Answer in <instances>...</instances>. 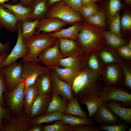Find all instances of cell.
<instances>
[{
	"label": "cell",
	"instance_id": "obj_12",
	"mask_svg": "<svg viewBox=\"0 0 131 131\" xmlns=\"http://www.w3.org/2000/svg\"><path fill=\"white\" fill-rule=\"evenodd\" d=\"M14 117H11L10 121L6 123L1 131H28L33 126L31 124L32 118L24 112L21 111Z\"/></svg>",
	"mask_w": 131,
	"mask_h": 131
},
{
	"label": "cell",
	"instance_id": "obj_14",
	"mask_svg": "<svg viewBox=\"0 0 131 131\" xmlns=\"http://www.w3.org/2000/svg\"><path fill=\"white\" fill-rule=\"evenodd\" d=\"M52 97V92L38 95L32 106L30 117L31 118L45 114Z\"/></svg>",
	"mask_w": 131,
	"mask_h": 131
},
{
	"label": "cell",
	"instance_id": "obj_1",
	"mask_svg": "<svg viewBox=\"0 0 131 131\" xmlns=\"http://www.w3.org/2000/svg\"><path fill=\"white\" fill-rule=\"evenodd\" d=\"M101 76L87 67L81 70L72 83L71 89L78 100L89 96L100 97L104 88Z\"/></svg>",
	"mask_w": 131,
	"mask_h": 131
},
{
	"label": "cell",
	"instance_id": "obj_51",
	"mask_svg": "<svg viewBox=\"0 0 131 131\" xmlns=\"http://www.w3.org/2000/svg\"><path fill=\"white\" fill-rule=\"evenodd\" d=\"M8 55L7 51L0 52V65L5 60Z\"/></svg>",
	"mask_w": 131,
	"mask_h": 131
},
{
	"label": "cell",
	"instance_id": "obj_24",
	"mask_svg": "<svg viewBox=\"0 0 131 131\" xmlns=\"http://www.w3.org/2000/svg\"><path fill=\"white\" fill-rule=\"evenodd\" d=\"M51 69L54 70L59 79L68 84L71 87L74 80L81 70L76 69L62 68L58 66L54 67Z\"/></svg>",
	"mask_w": 131,
	"mask_h": 131
},
{
	"label": "cell",
	"instance_id": "obj_43",
	"mask_svg": "<svg viewBox=\"0 0 131 131\" xmlns=\"http://www.w3.org/2000/svg\"><path fill=\"white\" fill-rule=\"evenodd\" d=\"M73 131H100L98 127L93 124H82L71 127Z\"/></svg>",
	"mask_w": 131,
	"mask_h": 131
},
{
	"label": "cell",
	"instance_id": "obj_48",
	"mask_svg": "<svg viewBox=\"0 0 131 131\" xmlns=\"http://www.w3.org/2000/svg\"><path fill=\"white\" fill-rule=\"evenodd\" d=\"M1 27V26L0 25V30ZM10 43V42L9 41H7L5 44H2L0 42V52L7 51L9 50L11 47Z\"/></svg>",
	"mask_w": 131,
	"mask_h": 131
},
{
	"label": "cell",
	"instance_id": "obj_28",
	"mask_svg": "<svg viewBox=\"0 0 131 131\" xmlns=\"http://www.w3.org/2000/svg\"><path fill=\"white\" fill-rule=\"evenodd\" d=\"M38 87V95L51 92V80L50 72L39 75L36 80Z\"/></svg>",
	"mask_w": 131,
	"mask_h": 131
},
{
	"label": "cell",
	"instance_id": "obj_16",
	"mask_svg": "<svg viewBox=\"0 0 131 131\" xmlns=\"http://www.w3.org/2000/svg\"><path fill=\"white\" fill-rule=\"evenodd\" d=\"M93 120L100 124L112 125L122 123L120 119L116 116L103 103L95 115Z\"/></svg>",
	"mask_w": 131,
	"mask_h": 131
},
{
	"label": "cell",
	"instance_id": "obj_40",
	"mask_svg": "<svg viewBox=\"0 0 131 131\" xmlns=\"http://www.w3.org/2000/svg\"><path fill=\"white\" fill-rule=\"evenodd\" d=\"M119 55L123 59L131 60V40L128 44L120 47L115 48Z\"/></svg>",
	"mask_w": 131,
	"mask_h": 131
},
{
	"label": "cell",
	"instance_id": "obj_38",
	"mask_svg": "<svg viewBox=\"0 0 131 131\" xmlns=\"http://www.w3.org/2000/svg\"><path fill=\"white\" fill-rule=\"evenodd\" d=\"M98 10L97 5L94 3L82 6L79 11L85 20L94 15Z\"/></svg>",
	"mask_w": 131,
	"mask_h": 131
},
{
	"label": "cell",
	"instance_id": "obj_57",
	"mask_svg": "<svg viewBox=\"0 0 131 131\" xmlns=\"http://www.w3.org/2000/svg\"><path fill=\"white\" fill-rule=\"evenodd\" d=\"M98 0H97V1H98Z\"/></svg>",
	"mask_w": 131,
	"mask_h": 131
},
{
	"label": "cell",
	"instance_id": "obj_36",
	"mask_svg": "<svg viewBox=\"0 0 131 131\" xmlns=\"http://www.w3.org/2000/svg\"><path fill=\"white\" fill-rule=\"evenodd\" d=\"M53 124L43 126L42 131H73L71 127L61 120L55 121Z\"/></svg>",
	"mask_w": 131,
	"mask_h": 131
},
{
	"label": "cell",
	"instance_id": "obj_26",
	"mask_svg": "<svg viewBox=\"0 0 131 131\" xmlns=\"http://www.w3.org/2000/svg\"><path fill=\"white\" fill-rule=\"evenodd\" d=\"M105 66L100 59L96 51L92 52L89 54L86 66L89 70L101 75Z\"/></svg>",
	"mask_w": 131,
	"mask_h": 131
},
{
	"label": "cell",
	"instance_id": "obj_34",
	"mask_svg": "<svg viewBox=\"0 0 131 131\" xmlns=\"http://www.w3.org/2000/svg\"><path fill=\"white\" fill-rule=\"evenodd\" d=\"M106 43L115 49L124 46L127 42L110 31H105L103 34Z\"/></svg>",
	"mask_w": 131,
	"mask_h": 131
},
{
	"label": "cell",
	"instance_id": "obj_54",
	"mask_svg": "<svg viewBox=\"0 0 131 131\" xmlns=\"http://www.w3.org/2000/svg\"><path fill=\"white\" fill-rule=\"evenodd\" d=\"M10 0H0V4H2L5 3V2ZM13 2H15L18 0H12Z\"/></svg>",
	"mask_w": 131,
	"mask_h": 131
},
{
	"label": "cell",
	"instance_id": "obj_30",
	"mask_svg": "<svg viewBox=\"0 0 131 131\" xmlns=\"http://www.w3.org/2000/svg\"><path fill=\"white\" fill-rule=\"evenodd\" d=\"M64 114L73 115L81 118L88 117L86 112L81 108L77 98L75 97L68 103Z\"/></svg>",
	"mask_w": 131,
	"mask_h": 131
},
{
	"label": "cell",
	"instance_id": "obj_9",
	"mask_svg": "<svg viewBox=\"0 0 131 131\" xmlns=\"http://www.w3.org/2000/svg\"><path fill=\"white\" fill-rule=\"evenodd\" d=\"M16 25L18 28V35L16 43L10 53L0 65V68L10 65L18 59L25 57L29 53V50L24 44L22 37L21 22L18 21Z\"/></svg>",
	"mask_w": 131,
	"mask_h": 131
},
{
	"label": "cell",
	"instance_id": "obj_33",
	"mask_svg": "<svg viewBox=\"0 0 131 131\" xmlns=\"http://www.w3.org/2000/svg\"><path fill=\"white\" fill-rule=\"evenodd\" d=\"M61 120L71 127L82 124H93V120L88 117L81 118L75 115L64 114Z\"/></svg>",
	"mask_w": 131,
	"mask_h": 131
},
{
	"label": "cell",
	"instance_id": "obj_44",
	"mask_svg": "<svg viewBox=\"0 0 131 131\" xmlns=\"http://www.w3.org/2000/svg\"><path fill=\"white\" fill-rule=\"evenodd\" d=\"M8 92L4 77L0 70V104L2 107L4 105L3 99V94Z\"/></svg>",
	"mask_w": 131,
	"mask_h": 131
},
{
	"label": "cell",
	"instance_id": "obj_4",
	"mask_svg": "<svg viewBox=\"0 0 131 131\" xmlns=\"http://www.w3.org/2000/svg\"><path fill=\"white\" fill-rule=\"evenodd\" d=\"M46 17L58 18L67 24L83 21V18L77 12L64 4L62 1L56 3L48 8Z\"/></svg>",
	"mask_w": 131,
	"mask_h": 131
},
{
	"label": "cell",
	"instance_id": "obj_18",
	"mask_svg": "<svg viewBox=\"0 0 131 131\" xmlns=\"http://www.w3.org/2000/svg\"><path fill=\"white\" fill-rule=\"evenodd\" d=\"M17 20L15 16L0 4V25L10 32L18 31Z\"/></svg>",
	"mask_w": 131,
	"mask_h": 131
},
{
	"label": "cell",
	"instance_id": "obj_11",
	"mask_svg": "<svg viewBox=\"0 0 131 131\" xmlns=\"http://www.w3.org/2000/svg\"><path fill=\"white\" fill-rule=\"evenodd\" d=\"M101 76L102 80L105 85L123 86V76L119 64H112L106 65Z\"/></svg>",
	"mask_w": 131,
	"mask_h": 131
},
{
	"label": "cell",
	"instance_id": "obj_45",
	"mask_svg": "<svg viewBox=\"0 0 131 131\" xmlns=\"http://www.w3.org/2000/svg\"><path fill=\"white\" fill-rule=\"evenodd\" d=\"M122 27L126 30H130L131 28V16L128 13H125L123 16L121 20Z\"/></svg>",
	"mask_w": 131,
	"mask_h": 131
},
{
	"label": "cell",
	"instance_id": "obj_47",
	"mask_svg": "<svg viewBox=\"0 0 131 131\" xmlns=\"http://www.w3.org/2000/svg\"><path fill=\"white\" fill-rule=\"evenodd\" d=\"M62 1L65 4L77 12L82 6L81 0H63Z\"/></svg>",
	"mask_w": 131,
	"mask_h": 131
},
{
	"label": "cell",
	"instance_id": "obj_31",
	"mask_svg": "<svg viewBox=\"0 0 131 131\" xmlns=\"http://www.w3.org/2000/svg\"><path fill=\"white\" fill-rule=\"evenodd\" d=\"M58 39L59 47L62 53L66 54L73 51L79 54L83 52L81 47H78L74 40L67 38Z\"/></svg>",
	"mask_w": 131,
	"mask_h": 131
},
{
	"label": "cell",
	"instance_id": "obj_25",
	"mask_svg": "<svg viewBox=\"0 0 131 131\" xmlns=\"http://www.w3.org/2000/svg\"><path fill=\"white\" fill-rule=\"evenodd\" d=\"M78 100L79 103L86 105L89 112L88 117L90 118L95 116L103 103L100 97L94 96H87Z\"/></svg>",
	"mask_w": 131,
	"mask_h": 131
},
{
	"label": "cell",
	"instance_id": "obj_35",
	"mask_svg": "<svg viewBox=\"0 0 131 131\" xmlns=\"http://www.w3.org/2000/svg\"><path fill=\"white\" fill-rule=\"evenodd\" d=\"M123 59L119 64L123 77V86L127 89H131V68L130 64Z\"/></svg>",
	"mask_w": 131,
	"mask_h": 131
},
{
	"label": "cell",
	"instance_id": "obj_58",
	"mask_svg": "<svg viewBox=\"0 0 131 131\" xmlns=\"http://www.w3.org/2000/svg\"></svg>",
	"mask_w": 131,
	"mask_h": 131
},
{
	"label": "cell",
	"instance_id": "obj_53",
	"mask_svg": "<svg viewBox=\"0 0 131 131\" xmlns=\"http://www.w3.org/2000/svg\"><path fill=\"white\" fill-rule=\"evenodd\" d=\"M63 0H47L48 7L49 8L53 4L62 1Z\"/></svg>",
	"mask_w": 131,
	"mask_h": 131
},
{
	"label": "cell",
	"instance_id": "obj_17",
	"mask_svg": "<svg viewBox=\"0 0 131 131\" xmlns=\"http://www.w3.org/2000/svg\"><path fill=\"white\" fill-rule=\"evenodd\" d=\"M104 103L115 115L119 116L125 123L131 124V108L124 107L115 100H109Z\"/></svg>",
	"mask_w": 131,
	"mask_h": 131
},
{
	"label": "cell",
	"instance_id": "obj_46",
	"mask_svg": "<svg viewBox=\"0 0 131 131\" xmlns=\"http://www.w3.org/2000/svg\"><path fill=\"white\" fill-rule=\"evenodd\" d=\"M11 117L9 111L6 108H4L0 104V128L2 129L3 124L2 120L6 119L8 122L10 121Z\"/></svg>",
	"mask_w": 131,
	"mask_h": 131
},
{
	"label": "cell",
	"instance_id": "obj_32",
	"mask_svg": "<svg viewBox=\"0 0 131 131\" xmlns=\"http://www.w3.org/2000/svg\"><path fill=\"white\" fill-rule=\"evenodd\" d=\"M40 20L21 22L22 35L23 40L33 36L36 32V29Z\"/></svg>",
	"mask_w": 131,
	"mask_h": 131
},
{
	"label": "cell",
	"instance_id": "obj_49",
	"mask_svg": "<svg viewBox=\"0 0 131 131\" xmlns=\"http://www.w3.org/2000/svg\"><path fill=\"white\" fill-rule=\"evenodd\" d=\"M43 126L42 124H37L29 129L28 131H42Z\"/></svg>",
	"mask_w": 131,
	"mask_h": 131
},
{
	"label": "cell",
	"instance_id": "obj_8",
	"mask_svg": "<svg viewBox=\"0 0 131 131\" xmlns=\"http://www.w3.org/2000/svg\"><path fill=\"white\" fill-rule=\"evenodd\" d=\"M50 69L38 63L29 61L23 62L21 77L25 84V88L33 84L40 75L49 72Z\"/></svg>",
	"mask_w": 131,
	"mask_h": 131
},
{
	"label": "cell",
	"instance_id": "obj_27",
	"mask_svg": "<svg viewBox=\"0 0 131 131\" xmlns=\"http://www.w3.org/2000/svg\"><path fill=\"white\" fill-rule=\"evenodd\" d=\"M52 93V99L49 104L45 114L56 112L64 114L68 103L59 95Z\"/></svg>",
	"mask_w": 131,
	"mask_h": 131
},
{
	"label": "cell",
	"instance_id": "obj_15",
	"mask_svg": "<svg viewBox=\"0 0 131 131\" xmlns=\"http://www.w3.org/2000/svg\"><path fill=\"white\" fill-rule=\"evenodd\" d=\"M67 23L58 18L53 17H46L40 20L36 28L35 33L41 32L49 33L57 31L66 26Z\"/></svg>",
	"mask_w": 131,
	"mask_h": 131
},
{
	"label": "cell",
	"instance_id": "obj_7",
	"mask_svg": "<svg viewBox=\"0 0 131 131\" xmlns=\"http://www.w3.org/2000/svg\"><path fill=\"white\" fill-rule=\"evenodd\" d=\"M25 84L23 80L11 91L4 94L7 105L12 113L21 111L24 104Z\"/></svg>",
	"mask_w": 131,
	"mask_h": 131
},
{
	"label": "cell",
	"instance_id": "obj_13",
	"mask_svg": "<svg viewBox=\"0 0 131 131\" xmlns=\"http://www.w3.org/2000/svg\"><path fill=\"white\" fill-rule=\"evenodd\" d=\"M51 80V92L60 95L68 103L74 97L71 90V87L68 83L60 79L54 71H50Z\"/></svg>",
	"mask_w": 131,
	"mask_h": 131
},
{
	"label": "cell",
	"instance_id": "obj_50",
	"mask_svg": "<svg viewBox=\"0 0 131 131\" xmlns=\"http://www.w3.org/2000/svg\"><path fill=\"white\" fill-rule=\"evenodd\" d=\"M33 0H19V3L24 6L29 7Z\"/></svg>",
	"mask_w": 131,
	"mask_h": 131
},
{
	"label": "cell",
	"instance_id": "obj_22",
	"mask_svg": "<svg viewBox=\"0 0 131 131\" xmlns=\"http://www.w3.org/2000/svg\"><path fill=\"white\" fill-rule=\"evenodd\" d=\"M82 28L81 23L77 22L69 28L62 29L57 31L49 33L51 36L56 39L67 38L75 40H76L78 34Z\"/></svg>",
	"mask_w": 131,
	"mask_h": 131
},
{
	"label": "cell",
	"instance_id": "obj_56",
	"mask_svg": "<svg viewBox=\"0 0 131 131\" xmlns=\"http://www.w3.org/2000/svg\"><path fill=\"white\" fill-rule=\"evenodd\" d=\"M131 128H129V130H128V131H131Z\"/></svg>",
	"mask_w": 131,
	"mask_h": 131
},
{
	"label": "cell",
	"instance_id": "obj_52",
	"mask_svg": "<svg viewBox=\"0 0 131 131\" xmlns=\"http://www.w3.org/2000/svg\"><path fill=\"white\" fill-rule=\"evenodd\" d=\"M97 1V0H81L82 6L93 4Z\"/></svg>",
	"mask_w": 131,
	"mask_h": 131
},
{
	"label": "cell",
	"instance_id": "obj_3",
	"mask_svg": "<svg viewBox=\"0 0 131 131\" xmlns=\"http://www.w3.org/2000/svg\"><path fill=\"white\" fill-rule=\"evenodd\" d=\"M57 39L50 36L49 33L42 32L36 33L33 36L23 40L29 52L28 55L21 61L23 62L29 61L38 63L37 59L39 54L46 48L54 44Z\"/></svg>",
	"mask_w": 131,
	"mask_h": 131
},
{
	"label": "cell",
	"instance_id": "obj_39",
	"mask_svg": "<svg viewBox=\"0 0 131 131\" xmlns=\"http://www.w3.org/2000/svg\"><path fill=\"white\" fill-rule=\"evenodd\" d=\"M110 32L123 38L120 32V22L119 12H117L111 21Z\"/></svg>",
	"mask_w": 131,
	"mask_h": 131
},
{
	"label": "cell",
	"instance_id": "obj_42",
	"mask_svg": "<svg viewBox=\"0 0 131 131\" xmlns=\"http://www.w3.org/2000/svg\"><path fill=\"white\" fill-rule=\"evenodd\" d=\"M129 124L125 123L112 125L101 124L98 128L100 129L108 131H126L128 128Z\"/></svg>",
	"mask_w": 131,
	"mask_h": 131
},
{
	"label": "cell",
	"instance_id": "obj_2",
	"mask_svg": "<svg viewBox=\"0 0 131 131\" xmlns=\"http://www.w3.org/2000/svg\"><path fill=\"white\" fill-rule=\"evenodd\" d=\"M82 28L76 40L83 52L89 54L97 51L106 44L103 35L104 28L92 25L86 22L81 23Z\"/></svg>",
	"mask_w": 131,
	"mask_h": 131
},
{
	"label": "cell",
	"instance_id": "obj_55",
	"mask_svg": "<svg viewBox=\"0 0 131 131\" xmlns=\"http://www.w3.org/2000/svg\"><path fill=\"white\" fill-rule=\"evenodd\" d=\"M125 1L128 5H130L131 4V0H125Z\"/></svg>",
	"mask_w": 131,
	"mask_h": 131
},
{
	"label": "cell",
	"instance_id": "obj_5",
	"mask_svg": "<svg viewBox=\"0 0 131 131\" xmlns=\"http://www.w3.org/2000/svg\"><path fill=\"white\" fill-rule=\"evenodd\" d=\"M123 86L105 85L100 98L103 103L111 100L120 102L123 106H131V94Z\"/></svg>",
	"mask_w": 131,
	"mask_h": 131
},
{
	"label": "cell",
	"instance_id": "obj_19",
	"mask_svg": "<svg viewBox=\"0 0 131 131\" xmlns=\"http://www.w3.org/2000/svg\"><path fill=\"white\" fill-rule=\"evenodd\" d=\"M106 44L102 49L96 51L102 62L105 65L114 63L119 64L123 59L115 49L106 46Z\"/></svg>",
	"mask_w": 131,
	"mask_h": 131
},
{
	"label": "cell",
	"instance_id": "obj_37",
	"mask_svg": "<svg viewBox=\"0 0 131 131\" xmlns=\"http://www.w3.org/2000/svg\"><path fill=\"white\" fill-rule=\"evenodd\" d=\"M89 24L95 26L106 28L105 17L103 11L98 10L94 15L85 20Z\"/></svg>",
	"mask_w": 131,
	"mask_h": 131
},
{
	"label": "cell",
	"instance_id": "obj_29",
	"mask_svg": "<svg viewBox=\"0 0 131 131\" xmlns=\"http://www.w3.org/2000/svg\"><path fill=\"white\" fill-rule=\"evenodd\" d=\"M64 114L57 112L46 114L32 118L31 124L32 126H33L43 123H51L55 121L61 120Z\"/></svg>",
	"mask_w": 131,
	"mask_h": 131
},
{
	"label": "cell",
	"instance_id": "obj_6",
	"mask_svg": "<svg viewBox=\"0 0 131 131\" xmlns=\"http://www.w3.org/2000/svg\"><path fill=\"white\" fill-rule=\"evenodd\" d=\"M23 62L16 61L0 68L5 81L7 89L10 91L23 81L21 77Z\"/></svg>",
	"mask_w": 131,
	"mask_h": 131
},
{
	"label": "cell",
	"instance_id": "obj_21",
	"mask_svg": "<svg viewBox=\"0 0 131 131\" xmlns=\"http://www.w3.org/2000/svg\"><path fill=\"white\" fill-rule=\"evenodd\" d=\"M29 7L32 9L31 20H41L46 17L48 9L47 0H33Z\"/></svg>",
	"mask_w": 131,
	"mask_h": 131
},
{
	"label": "cell",
	"instance_id": "obj_41",
	"mask_svg": "<svg viewBox=\"0 0 131 131\" xmlns=\"http://www.w3.org/2000/svg\"><path fill=\"white\" fill-rule=\"evenodd\" d=\"M120 0H110L109 4V15L111 21L122 7Z\"/></svg>",
	"mask_w": 131,
	"mask_h": 131
},
{
	"label": "cell",
	"instance_id": "obj_20",
	"mask_svg": "<svg viewBox=\"0 0 131 131\" xmlns=\"http://www.w3.org/2000/svg\"><path fill=\"white\" fill-rule=\"evenodd\" d=\"M1 4L13 14L18 21L31 20L30 13L32 9L30 7L24 6L19 3L16 4L5 3Z\"/></svg>",
	"mask_w": 131,
	"mask_h": 131
},
{
	"label": "cell",
	"instance_id": "obj_10",
	"mask_svg": "<svg viewBox=\"0 0 131 131\" xmlns=\"http://www.w3.org/2000/svg\"><path fill=\"white\" fill-rule=\"evenodd\" d=\"M59 40L57 39L54 44L51 47H48L44 49L39 55L37 62L44 64L50 69L55 66L59 67V61L63 58L59 50Z\"/></svg>",
	"mask_w": 131,
	"mask_h": 131
},
{
	"label": "cell",
	"instance_id": "obj_23",
	"mask_svg": "<svg viewBox=\"0 0 131 131\" xmlns=\"http://www.w3.org/2000/svg\"><path fill=\"white\" fill-rule=\"evenodd\" d=\"M38 95V87L36 81L33 84L25 88L24 112L30 117L32 106Z\"/></svg>",
	"mask_w": 131,
	"mask_h": 131
}]
</instances>
